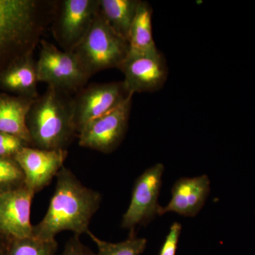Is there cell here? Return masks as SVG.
Returning a JSON list of instances; mask_svg holds the SVG:
<instances>
[{
  "label": "cell",
  "instance_id": "cell-4",
  "mask_svg": "<svg viewBox=\"0 0 255 255\" xmlns=\"http://www.w3.org/2000/svg\"><path fill=\"white\" fill-rule=\"evenodd\" d=\"M128 52V41L112 29L99 10L86 36L72 53L90 79L102 70L119 68Z\"/></svg>",
  "mask_w": 255,
  "mask_h": 255
},
{
  "label": "cell",
  "instance_id": "cell-24",
  "mask_svg": "<svg viewBox=\"0 0 255 255\" xmlns=\"http://www.w3.org/2000/svg\"><path fill=\"white\" fill-rule=\"evenodd\" d=\"M9 241L10 239L9 238H6L2 233L0 232V255L4 254L5 250H6Z\"/></svg>",
  "mask_w": 255,
  "mask_h": 255
},
{
  "label": "cell",
  "instance_id": "cell-3",
  "mask_svg": "<svg viewBox=\"0 0 255 255\" xmlns=\"http://www.w3.org/2000/svg\"><path fill=\"white\" fill-rule=\"evenodd\" d=\"M73 97L51 86L32 104L27 118L31 147L67 150L78 137L73 123Z\"/></svg>",
  "mask_w": 255,
  "mask_h": 255
},
{
  "label": "cell",
  "instance_id": "cell-15",
  "mask_svg": "<svg viewBox=\"0 0 255 255\" xmlns=\"http://www.w3.org/2000/svg\"><path fill=\"white\" fill-rule=\"evenodd\" d=\"M36 61L30 55L9 69L0 80V88L14 92L19 97L38 98Z\"/></svg>",
  "mask_w": 255,
  "mask_h": 255
},
{
  "label": "cell",
  "instance_id": "cell-1",
  "mask_svg": "<svg viewBox=\"0 0 255 255\" xmlns=\"http://www.w3.org/2000/svg\"><path fill=\"white\" fill-rule=\"evenodd\" d=\"M58 1L0 0V80L33 55L50 28Z\"/></svg>",
  "mask_w": 255,
  "mask_h": 255
},
{
  "label": "cell",
  "instance_id": "cell-16",
  "mask_svg": "<svg viewBox=\"0 0 255 255\" xmlns=\"http://www.w3.org/2000/svg\"><path fill=\"white\" fill-rule=\"evenodd\" d=\"M140 0H100L101 14L117 34L128 41Z\"/></svg>",
  "mask_w": 255,
  "mask_h": 255
},
{
  "label": "cell",
  "instance_id": "cell-17",
  "mask_svg": "<svg viewBox=\"0 0 255 255\" xmlns=\"http://www.w3.org/2000/svg\"><path fill=\"white\" fill-rule=\"evenodd\" d=\"M152 15L150 4L147 1H140L129 35V53L159 52L152 36Z\"/></svg>",
  "mask_w": 255,
  "mask_h": 255
},
{
  "label": "cell",
  "instance_id": "cell-8",
  "mask_svg": "<svg viewBox=\"0 0 255 255\" xmlns=\"http://www.w3.org/2000/svg\"><path fill=\"white\" fill-rule=\"evenodd\" d=\"M164 167L157 163L137 178L132 188L131 199L122 218V227L135 234V228L145 226L159 215L158 199Z\"/></svg>",
  "mask_w": 255,
  "mask_h": 255
},
{
  "label": "cell",
  "instance_id": "cell-21",
  "mask_svg": "<svg viewBox=\"0 0 255 255\" xmlns=\"http://www.w3.org/2000/svg\"><path fill=\"white\" fill-rule=\"evenodd\" d=\"M28 146L19 137L0 132V157L14 158L23 147Z\"/></svg>",
  "mask_w": 255,
  "mask_h": 255
},
{
  "label": "cell",
  "instance_id": "cell-5",
  "mask_svg": "<svg viewBox=\"0 0 255 255\" xmlns=\"http://www.w3.org/2000/svg\"><path fill=\"white\" fill-rule=\"evenodd\" d=\"M36 68L38 82L70 95L78 93L90 80L73 53L60 50L44 39L40 42Z\"/></svg>",
  "mask_w": 255,
  "mask_h": 255
},
{
  "label": "cell",
  "instance_id": "cell-2",
  "mask_svg": "<svg viewBox=\"0 0 255 255\" xmlns=\"http://www.w3.org/2000/svg\"><path fill=\"white\" fill-rule=\"evenodd\" d=\"M56 179L46 214L41 222L33 226V237L41 241H56L55 236L63 231H71L78 236L87 234L102 203L100 192L85 187L64 166Z\"/></svg>",
  "mask_w": 255,
  "mask_h": 255
},
{
  "label": "cell",
  "instance_id": "cell-7",
  "mask_svg": "<svg viewBox=\"0 0 255 255\" xmlns=\"http://www.w3.org/2000/svg\"><path fill=\"white\" fill-rule=\"evenodd\" d=\"M131 95L123 81L92 83L82 88L73 99V123L78 135L87 124L113 110Z\"/></svg>",
  "mask_w": 255,
  "mask_h": 255
},
{
  "label": "cell",
  "instance_id": "cell-22",
  "mask_svg": "<svg viewBox=\"0 0 255 255\" xmlns=\"http://www.w3.org/2000/svg\"><path fill=\"white\" fill-rule=\"evenodd\" d=\"M182 229V226L181 223L178 222L172 223L168 234L166 236L163 244L161 247L159 255H176Z\"/></svg>",
  "mask_w": 255,
  "mask_h": 255
},
{
  "label": "cell",
  "instance_id": "cell-20",
  "mask_svg": "<svg viewBox=\"0 0 255 255\" xmlns=\"http://www.w3.org/2000/svg\"><path fill=\"white\" fill-rule=\"evenodd\" d=\"M25 186L22 169L14 158L0 157V194Z\"/></svg>",
  "mask_w": 255,
  "mask_h": 255
},
{
  "label": "cell",
  "instance_id": "cell-19",
  "mask_svg": "<svg viewBox=\"0 0 255 255\" xmlns=\"http://www.w3.org/2000/svg\"><path fill=\"white\" fill-rule=\"evenodd\" d=\"M56 241H43L33 237L10 239L3 255H56Z\"/></svg>",
  "mask_w": 255,
  "mask_h": 255
},
{
  "label": "cell",
  "instance_id": "cell-10",
  "mask_svg": "<svg viewBox=\"0 0 255 255\" xmlns=\"http://www.w3.org/2000/svg\"><path fill=\"white\" fill-rule=\"evenodd\" d=\"M124 75V83L129 93L153 92L164 86L168 69L163 55L129 53L119 67Z\"/></svg>",
  "mask_w": 255,
  "mask_h": 255
},
{
  "label": "cell",
  "instance_id": "cell-23",
  "mask_svg": "<svg viewBox=\"0 0 255 255\" xmlns=\"http://www.w3.org/2000/svg\"><path fill=\"white\" fill-rule=\"evenodd\" d=\"M60 255H95L93 252L80 241V236L70 238L65 245L62 254Z\"/></svg>",
  "mask_w": 255,
  "mask_h": 255
},
{
  "label": "cell",
  "instance_id": "cell-9",
  "mask_svg": "<svg viewBox=\"0 0 255 255\" xmlns=\"http://www.w3.org/2000/svg\"><path fill=\"white\" fill-rule=\"evenodd\" d=\"M132 96L113 110L87 124L78 133L79 145L103 153L115 150L127 133Z\"/></svg>",
  "mask_w": 255,
  "mask_h": 255
},
{
  "label": "cell",
  "instance_id": "cell-18",
  "mask_svg": "<svg viewBox=\"0 0 255 255\" xmlns=\"http://www.w3.org/2000/svg\"><path fill=\"white\" fill-rule=\"evenodd\" d=\"M87 234L98 248V253L95 255H140L147 244V240L137 238L135 234H129L126 241L117 243L102 241L90 231Z\"/></svg>",
  "mask_w": 255,
  "mask_h": 255
},
{
  "label": "cell",
  "instance_id": "cell-12",
  "mask_svg": "<svg viewBox=\"0 0 255 255\" xmlns=\"http://www.w3.org/2000/svg\"><path fill=\"white\" fill-rule=\"evenodd\" d=\"M34 195L26 185L0 194V232L6 238L33 237L31 208Z\"/></svg>",
  "mask_w": 255,
  "mask_h": 255
},
{
  "label": "cell",
  "instance_id": "cell-11",
  "mask_svg": "<svg viewBox=\"0 0 255 255\" xmlns=\"http://www.w3.org/2000/svg\"><path fill=\"white\" fill-rule=\"evenodd\" d=\"M68 155V150H43L26 146L14 159L22 169L25 185L36 194L56 177Z\"/></svg>",
  "mask_w": 255,
  "mask_h": 255
},
{
  "label": "cell",
  "instance_id": "cell-14",
  "mask_svg": "<svg viewBox=\"0 0 255 255\" xmlns=\"http://www.w3.org/2000/svg\"><path fill=\"white\" fill-rule=\"evenodd\" d=\"M34 100L0 94V132L15 135L31 146L26 118Z\"/></svg>",
  "mask_w": 255,
  "mask_h": 255
},
{
  "label": "cell",
  "instance_id": "cell-6",
  "mask_svg": "<svg viewBox=\"0 0 255 255\" xmlns=\"http://www.w3.org/2000/svg\"><path fill=\"white\" fill-rule=\"evenodd\" d=\"M100 10V0H60L50 28L62 50L68 53L86 36Z\"/></svg>",
  "mask_w": 255,
  "mask_h": 255
},
{
  "label": "cell",
  "instance_id": "cell-13",
  "mask_svg": "<svg viewBox=\"0 0 255 255\" xmlns=\"http://www.w3.org/2000/svg\"><path fill=\"white\" fill-rule=\"evenodd\" d=\"M211 191V182L206 174L178 179L172 188V199L161 206L159 216L174 212L186 217H194L205 205Z\"/></svg>",
  "mask_w": 255,
  "mask_h": 255
}]
</instances>
